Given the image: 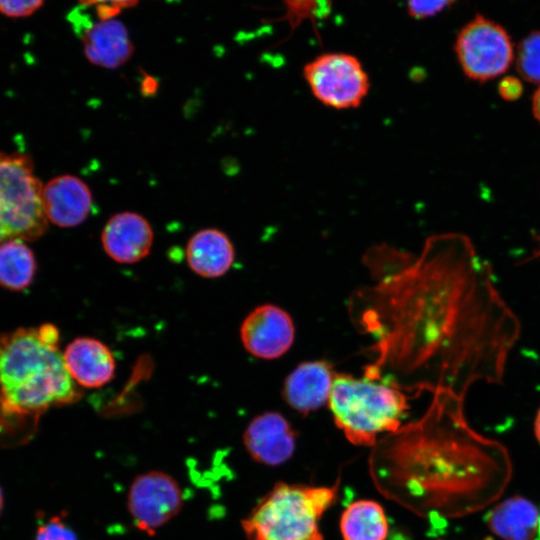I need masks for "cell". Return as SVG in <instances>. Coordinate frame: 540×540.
Instances as JSON below:
<instances>
[{"label": "cell", "instance_id": "cell-1", "mask_svg": "<svg viewBox=\"0 0 540 540\" xmlns=\"http://www.w3.org/2000/svg\"><path fill=\"white\" fill-rule=\"evenodd\" d=\"M364 264L372 284L348 308L373 341L366 376L462 400L474 384L502 382L520 323L468 237L430 236L418 255L375 245Z\"/></svg>", "mask_w": 540, "mask_h": 540}, {"label": "cell", "instance_id": "cell-2", "mask_svg": "<svg viewBox=\"0 0 540 540\" xmlns=\"http://www.w3.org/2000/svg\"><path fill=\"white\" fill-rule=\"evenodd\" d=\"M463 402L448 393L432 395L420 419L376 442L370 470L382 493L412 510L431 476L488 462L503 453L469 426Z\"/></svg>", "mask_w": 540, "mask_h": 540}, {"label": "cell", "instance_id": "cell-3", "mask_svg": "<svg viewBox=\"0 0 540 540\" xmlns=\"http://www.w3.org/2000/svg\"><path fill=\"white\" fill-rule=\"evenodd\" d=\"M80 397L58 346L45 343L37 328L0 335V404L8 417L39 415Z\"/></svg>", "mask_w": 540, "mask_h": 540}, {"label": "cell", "instance_id": "cell-4", "mask_svg": "<svg viewBox=\"0 0 540 540\" xmlns=\"http://www.w3.org/2000/svg\"><path fill=\"white\" fill-rule=\"evenodd\" d=\"M331 486L276 483L241 521L247 540H324L319 523L338 498Z\"/></svg>", "mask_w": 540, "mask_h": 540}, {"label": "cell", "instance_id": "cell-5", "mask_svg": "<svg viewBox=\"0 0 540 540\" xmlns=\"http://www.w3.org/2000/svg\"><path fill=\"white\" fill-rule=\"evenodd\" d=\"M328 404L334 422L355 445L374 446L397 431L408 403L400 389L381 379L335 374Z\"/></svg>", "mask_w": 540, "mask_h": 540}, {"label": "cell", "instance_id": "cell-6", "mask_svg": "<svg viewBox=\"0 0 540 540\" xmlns=\"http://www.w3.org/2000/svg\"><path fill=\"white\" fill-rule=\"evenodd\" d=\"M42 191L29 156L0 151V217L10 238L34 241L45 234Z\"/></svg>", "mask_w": 540, "mask_h": 540}, {"label": "cell", "instance_id": "cell-7", "mask_svg": "<svg viewBox=\"0 0 540 540\" xmlns=\"http://www.w3.org/2000/svg\"><path fill=\"white\" fill-rule=\"evenodd\" d=\"M303 77L313 96L336 110L359 107L371 85L359 59L343 52L317 56L304 66Z\"/></svg>", "mask_w": 540, "mask_h": 540}, {"label": "cell", "instance_id": "cell-8", "mask_svg": "<svg viewBox=\"0 0 540 540\" xmlns=\"http://www.w3.org/2000/svg\"><path fill=\"white\" fill-rule=\"evenodd\" d=\"M454 50L464 74L479 82L504 74L514 58L513 44L507 31L481 14L475 15L462 27Z\"/></svg>", "mask_w": 540, "mask_h": 540}, {"label": "cell", "instance_id": "cell-9", "mask_svg": "<svg viewBox=\"0 0 540 540\" xmlns=\"http://www.w3.org/2000/svg\"><path fill=\"white\" fill-rule=\"evenodd\" d=\"M184 497L178 481L159 470L136 476L127 493V509L138 530L153 535L176 517Z\"/></svg>", "mask_w": 540, "mask_h": 540}, {"label": "cell", "instance_id": "cell-10", "mask_svg": "<svg viewBox=\"0 0 540 540\" xmlns=\"http://www.w3.org/2000/svg\"><path fill=\"white\" fill-rule=\"evenodd\" d=\"M74 13L86 59L93 65L117 69L132 57L134 46L125 25L117 18L93 21L87 14Z\"/></svg>", "mask_w": 540, "mask_h": 540}, {"label": "cell", "instance_id": "cell-11", "mask_svg": "<svg viewBox=\"0 0 540 540\" xmlns=\"http://www.w3.org/2000/svg\"><path fill=\"white\" fill-rule=\"evenodd\" d=\"M294 333L290 315L272 304L253 309L240 327L244 348L261 359H275L283 355L291 347Z\"/></svg>", "mask_w": 540, "mask_h": 540}, {"label": "cell", "instance_id": "cell-12", "mask_svg": "<svg viewBox=\"0 0 540 540\" xmlns=\"http://www.w3.org/2000/svg\"><path fill=\"white\" fill-rule=\"evenodd\" d=\"M243 443L254 461L266 466H279L292 457L296 437L286 418L277 412H265L248 424Z\"/></svg>", "mask_w": 540, "mask_h": 540}, {"label": "cell", "instance_id": "cell-13", "mask_svg": "<svg viewBox=\"0 0 540 540\" xmlns=\"http://www.w3.org/2000/svg\"><path fill=\"white\" fill-rule=\"evenodd\" d=\"M153 240V229L147 219L130 211L114 214L101 232L104 251L121 264H133L144 259L151 250Z\"/></svg>", "mask_w": 540, "mask_h": 540}, {"label": "cell", "instance_id": "cell-14", "mask_svg": "<svg viewBox=\"0 0 540 540\" xmlns=\"http://www.w3.org/2000/svg\"><path fill=\"white\" fill-rule=\"evenodd\" d=\"M42 200L48 222L61 228L80 225L93 206L89 186L79 177L69 174L49 180L43 186Z\"/></svg>", "mask_w": 540, "mask_h": 540}, {"label": "cell", "instance_id": "cell-15", "mask_svg": "<svg viewBox=\"0 0 540 540\" xmlns=\"http://www.w3.org/2000/svg\"><path fill=\"white\" fill-rule=\"evenodd\" d=\"M63 358L75 383L85 388H99L115 375L116 361L110 348L93 337H77L70 342Z\"/></svg>", "mask_w": 540, "mask_h": 540}, {"label": "cell", "instance_id": "cell-16", "mask_svg": "<svg viewBox=\"0 0 540 540\" xmlns=\"http://www.w3.org/2000/svg\"><path fill=\"white\" fill-rule=\"evenodd\" d=\"M334 377L325 361L301 363L286 378L283 397L297 412L310 413L328 402Z\"/></svg>", "mask_w": 540, "mask_h": 540}, {"label": "cell", "instance_id": "cell-17", "mask_svg": "<svg viewBox=\"0 0 540 540\" xmlns=\"http://www.w3.org/2000/svg\"><path fill=\"white\" fill-rule=\"evenodd\" d=\"M185 254L189 268L204 278L223 276L235 258L231 240L216 228L197 231L187 242Z\"/></svg>", "mask_w": 540, "mask_h": 540}, {"label": "cell", "instance_id": "cell-18", "mask_svg": "<svg viewBox=\"0 0 540 540\" xmlns=\"http://www.w3.org/2000/svg\"><path fill=\"white\" fill-rule=\"evenodd\" d=\"M539 511L528 499L514 496L490 510L485 521L503 540H531L538 529Z\"/></svg>", "mask_w": 540, "mask_h": 540}, {"label": "cell", "instance_id": "cell-19", "mask_svg": "<svg viewBox=\"0 0 540 540\" xmlns=\"http://www.w3.org/2000/svg\"><path fill=\"white\" fill-rule=\"evenodd\" d=\"M388 531L386 514L376 501L356 500L341 514L340 532L343 540H386Z\"/></svg>", "mask_w": 540, "mask_h": 540}, {"label": "cell", "instance_id": "cell-20", "mask_svg": "<svg viewBox=\"0 0 540 540\" xmlns=\"http://www.w3.org/2000/svg\"><path fill=\"white\" fill-rule=\"evenodd\" d=\"M25 242L9 238L0 243V285L6 289L23 290L34 278L36 260Z\"/></svg>", "mask_w": 540, "mask_h": 540}, {"label": "cell", "instance_id": "cell-21", "mask_svg": "<svg viewBox=\"0 0 540 540\" xmlns=\"http://www.w3.org/2000/svg\"><path fill=\"white\" fill-rule=\"evenodd\" d=\"M515 66L524 80L540 85V30L531 31L519 42Z\"/></svg>", "mask_w": 540, "mask_h": 540}, {"label": "cell", "instance_id": "cell-22", "mask_svg": "<svg viewBox=\"0 0 540 540\" xmlns=\"http://www.w3.org/2000/svg\"><path fill=\"white\" fill-rule=\"evenodd\" d=\"M33 540H78V538L65 521V513H59L38 524Z\"/></svg>", "mask_w": 540, "mask_h": 540}, {"label": "cell", "instance_id": "cell-23", "mask_svg": "<svg viewBox=\"0 0 540 540\" xmlns=\"http://www.w3.org/2000/svg\"><path fill=\"white\" fill-rule=\"evenodd\" d=\"M85 8H93L96 18H116L124 9L135 6L139 0H78Z\"/></svg>", "mask_w": 540, "mask_h": 540}, {"label": "cell", "instance_id": "cell-24", "mask_svg": "<svg viewBox=\"0 0 540 540\" xmlns=\"http://www.w3.org/2000/svg\"><path fill=\"white\" fill-rule=\"evenodd\" d=\"M456 0H407L408 12L416 19L435 16Z\"/></svg>", "mask_w": 540, "mask_h": 540}, {"label": "cell", "instance_id": "cell-25", "mask_svg": "<svg viewBox=\"0 0 540 540\" xmlns=\"http://www.w3.org/2000/svg\"><path fill=\"white\" fill-rule=\"evenodd\" d=\"M44 0H0V13L10 18H23L36 12Z\"/></svg>", "mask_w": 540, "mask_h": 540}, {"label": "cell", "instance_id": "cell-26", "mask_svg": "<svg viewBox=\"0 0 540 540\" xmlns=\"http://www.w3.org/2000/svg\"><path fill=\"white\" fill-rule=\"evenodd\" d=\"M498 92L506 101L517 100L523 93L522 82L514 76L504 77L498 85Z\"/></svg>", "mask_w": 540, "mask_h": 540}, {"label": "cell", "instance_id": "cell-27", "mask_svg": "<svg viewBox=\"0 0 540 540\" xmlns=\"http://www.w3.org/2000/svg\"><path fill=\"white\" fill-rule=\"evenodd\" d=\"M532 113L534 118L540 124V86L532 96Z\"/></svg>", "mask_w": 540, "mask_h": 540}, {"label": "cell", "instance_id": "cell-28", "mask_svg": "<svg viewBox=\"0 0 540 540\" xmlns=\"http://www.w3.org/2000/svg\"><path fill=\"white\" fill-rule=\"evenodd\" d=\"M534 433L540 443V409L538 410L534 421Z\"/></svg>", "mask_w": 540, "mask_h": 540}, {"label": "cell", "instance_id": "cell-29", "mask_svg": "<svg viewBox=\"0 0 540 540\" xmlns=\"http://www.w3.org/2000/svg\"><path fill=\"white\" fill-rule=\"evenodd\" d=\"M10 236L8 234V231L0 217V243H2L3 241H5L6 239H9Z\"/></svg>", "mask_w": 540, "mask_h": 540}, {"label": "cell", "instance_id": "cell-30", "mask_svg": "<svg viewBox=\"0 0 540 540\" xmlns=\"http://www.w3.org/2000/svg\"><path fill=\"white\" fill-rule=\"evenodd\" d=\"M3 508H4V494H3V489L0 485V516L2 514Z\"/></svg>", "mask_w": 540, "mask_h": 540}, {"label": "cell", "instance_id": "cell-31", "mask_svg": "<svg viewBox=\"0 0 540 540\" xmlns=\"http://www.w3.org/2000/svg\"><path fill=\"white\" fill-rule=\"evenodd\" d=\"M537 532H538V536H537V539H536V540H540V517H539V523H538V529H537Z\"/></svg>", "mask_w": 540, "mask_h": 540}, {"label": "cell", "instance_id": "cell-32", "mask_svg": "<svg viewBox=\"0 0 540 540\" xmlns=\"http://www.w3.org/2000/svg\"><path fill=\"white\" fill-rule=\"evenodd\" d=\"M538 239H539V244H540V236H539ZM536 252H537V253H536L537 256L540 255V247H539V249H538Z\"/></svg>", "mask_w": 540, "mask_h": 540}, {"label": "cell", "instance_id": "cell-33", "mask_svg": "<svg viewBox=\"0 0 540 540\" xmlns=\"http://www.w3.org/2000/svg\"><path fill=\"white\" fill-rule=\"evenodd\" d=\"M484 540H493V539H492V538H490V537H487V538H485Z\"/></svg>", "mask_w": 540, "mask_h": 540}]
</instances>
